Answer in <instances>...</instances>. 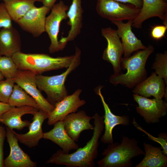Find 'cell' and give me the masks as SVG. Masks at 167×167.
Masks as SVG:
<instances>
[{"mask_svg":"<svg viewBox=\"0 0 167 167\" xmlns=\"http://www.w3.org/2000/svg\"><path fill=\"white\" fill-rule=\"evenodd\" d=\"M94 127L91 139L83 148H78L71 153H66L59 150L48 160L47 164L64 165L68 167H94V160L98 154L99 139L104 128L103 116L96 113L92 117Z\"/></svg>","mask_w":167,"mask_h":167,"instance_id":"obj_1","label":"cell"},{"mask_svg":"<svg viewBox=\"0 0 167 167\" xmlns=\"http://www.w3.org/2000/svg\"><path fill=\"white\" fill-rule=\"evenodd\" d=\"M154 50V47L149 45L145 49L135 51L129 57L122 58L121 68L126 70V72L111 75L109 78L110 82L115 86L120 84L130 88L142 82L147 78L145 65L148 57Z\"/></svg>","mask_w":167,"mask_h":167,"instance_id":"obj_2","label":"cell"},{"mask_svg":"<svg viewBox=\"0 0 167 167\" xmlns=\"http://www.w3.org/2000/svg\"><path fill=\"white\" fill-rule=\"evenodd\" d=\"M144 154L136 139L123 136L120 143L109 144L97 164L100 167H131L133 158Z\"/></svg>","mask_w":167,"mask_h":167,"instance_id":"obj_3","label":"cell"},{"mask_svg":"<svg viewBox=\"0 0 167 167\" xmlns=\"http://www.w3.org/2000/svg\"><path fill=\"white\" fill-rule=\"evenodd\" d=\"M74 55L53 57L44 54L25 53L18 52L12 58L18 70H28L37 74L51 70L67 68Z\"/></svg>","mask_w":167,"mask_h":167,"instance_id":"obj_4","label":"cell"},{"mask_svg":"<svg viewBox=\"0 0 167 167\" xmlns=\"http://www.w3.org/2000/svg\"><path fill=\"white\" fill-rule=\"evenodd\" d=\"M75 50L72 62L62 73L51 76L36 75V82L38 88L45 93L47 100L54 105L68 95L65 85V81L68 75L79 66L80 62L81 51L77 46Z\"/></svg>","mask_w":167,"mask_h":167,"instance_id":"obj_5","label":"cell"},{"mask_svg":"<svg viewBox=\"0 0 167 167\" xmlns=\"http://www.w3.org/2000/svg\"><path fill=\"white\" fill-rule=\"evenodd\" d=\"M96 10L101 17L111 21L133 20L141 9L130 4L115 0H97Z\"/></svg>","mask_w":167,"mask_h":167,"instance_id":"obj_6","label":"cell"},{"mask_svg":"<svg viewBox=\"0 0 167 167\" xmlns=\"http://www.w3.org/2000/svg\"><path fill=\"white\" fill-rule=\"evenodd\" d=\"M68 9V6L62 0H60L53 6L50 14L46 18L45 32L50 40L49 50L51 54L60 50L58 39L60 26L62 21L68 18L67 12Z\"/></svg>","mask_w":167,"mask_h":167,"instance_id":"obj_7","label":"cell"},{"mask_svg":"<svg viewBox=\"0 0 167 167\" xmlns=\"http://www.w3.org/2000/svg\"><path fill=\"white\" fill-rule=\"evenodd\" d=\"M133 98L138 104L136 108L137 112L143 117L147 123H158L160 119L166 115V101L155 98L149 99L136 94H133Z\"/></svg>","mask_w":167,"mask_h":167,"instance_id":"obj_8","label":"cell"},{"mask_svg":"<svg viewBox=\"0 0 167 167\" xmlns=\"http://www.w3.org/2000/svg\"><path fill=\"white\" fill-rule=\"evenodd\" d=\"M36 74L28 70H18L13 79L15 83L24 89L36 102L40 109L48 114L54 108L42 95L38 88L36 82Z\"/></svg>","mask_w":167,"mask_h":167,"instance_id":"obj_9","label":"cell"},{"mask_svg":"<svg viewBox=\"0 0 167 167\" xmlns=\"http://www.w3.org/2000/svg\"><path fill=\"white\" fill-rule=\"evenodd\" d=\"M101 33L107 43L103 53V59L112 64L114 74L122 73L120 63L123 50L117 30L110 27L103 28Z\"/></svg>","mask_w":167,"mask_h":167,"instance_id":"obj_10","label":"cell"},{"mask_svg":"<svg viewBox=\"0 0 167 167\" xmlns=\"http://www.w3.org/2000/svg\"><path fill=\"white\" fill-rule=\"evenodd\" d=\"M51 9L44 6L30 9L16 23L24 31L38 37L45 32L46 15Z\"/></svg>","mask_w":167,"mask_h":167,"instance_id":"obj_11","label":"cell"},{"mask_svg":"<svg viewBox=\"0 0 167 167\" xmlns=\"http://www.w3.org/2000/svg\"><path fill=\"white\" fill-rule=\"evenodd\" d=\"M81 92V89H78L56 103L53 110L48 114V124L52 125L57 122L62 121L67 115L76 112L79 108L85 104V101L79 98Z\"/></svg>","mask_w":167,"mask_h":167,"instance_id":"obj_12","label":"cell"},{"mask_svg":"<svg viewBox=\"0 0 167 167\" xmlns=\"http://www.w3.org/2000/svg\"><path fill=\"white\" fill-rule=\"evenodd\" d=\"M6 137L10 147L8 156L3 161L5 167H35L36 163L20 148L13 129L6 126Z\"/></svg>","mask_w":167,"mask_h":167,"instance_id":"obj_13","label":"cell"},{"mask_svg":"<svg viewBox=\"0 0 167 167\" xmlns=\"http://www.w3.org/2000/svg\"><path fill=\"white\" fill-rule=\"evenodd\" d=\"M157 17L167 26V2L162 0H143V5L138 16L133 20L132 27L141 28L143 23L151 18Z\"/></svg>","mask_w":167,"mask_h":167,"instance_id":"obj_14","label":"cell"},{"mask_svg":"<svg viewBox=\"0 0 167 167\" xmlns=\"http://www.w3.org/2000/svg\"><path fill=\"white\" fill-rule=\"evenodd\" d=\"M103 87L102 86H99L96 87L95 91L101 98L105 111L103 117L105 130L104 134L101 137V141L103 143L109 144L113 143L112 131L114 127L118 125L128 126L130 124V121L127 115L118 116L112 112L101 93Z\"/></svg>","mask_w":167,"mask_h":167,"instance_id":"obj_15","label":"cell"},{"mask_svg":"<svg viewBox=\"0 0 167 167\" xmlns=\"http://www.w3.org/2000/svg\"><path fill=\"white\" fill-rule=\"evenodd\" d=\"M83 12L82 0H72L67 12L69 19L67 24L70 26V29L67 36L59 41L60 50H63L68 42L74 40L80 33Z\"/></svg>","mask_w":167,"mask_h":167,"instance_id":"obj_16","label":"cell"},{"mask_svg":"<svg viewBox=\"0 0 167 167\" xmlns=\"http://www.w3.org/2000/svg\"><path fill=\"white\" fill-rule=\"evenodd\" d=\"M133 21L128 20L126 23L121 21L111 22L117 27L116 30L119 37L121 39L124 58L129 57L133 52L145 49L147 47L133 32L131 28Z\"/></svg>","mask_w":167,"mask_h":167,"instance_id":"obj_17","label":"cell"},{"mask_svg":"<svg viewBox=\"0 0 167 167\" xmlns=\"http://www.w3.org/2000/svg\"><path fill=\"white\" fill-rule=\"evenodd\" d=\"M32 121L28 126V131L25 134L14 132L18 141L29 148L36 146L40 140L43 138L44 133L42 125L44 121L48 118V114L41 109L33 115Z\"/></svg>","mask_w":167,"mask_h":167,"instance_id":"obj_18","label":"cell"},{"mask_svg":"<svg viewBox=\"0 0 167 167\" xmlns=\"http://www.w3.org/2000/svg\"><path fill=\"white\" fill-rule=\"evenodd\" d=\"M92 117L88 116L83 110L67 115L63 120L65 130L69 136L78 142L81 133L85 130H93L94 126L90 122Z\"/></svg>","mask_w":167,"mask_h":167,"instance_id":"obj_19","label":"cell"},{"mask_svg":"<svg viewBox=\"0 0 167 167\" xmlns=\"http://www.w3.org/2000/svg\"><path fill=\"white\" fill-rule=\"evenodd\" d=\"M167 86L164 79L153 72L150 76L136 85L132 92L134 94L146 98L153 96L155 98L162 99Z\"/></svg>","mask_w":167,"mask_h":167,"instance_id":"obj_20","label":"cell"},{"mask_svg":"<svg viewBox=\"0 0 167 167\" xmlns=\"http://www.w3.org/2000/svg\"><path fill=\"white\" fill-rule=\"evenodd\" d=\"M40 109L29 106L11 107L2 114L0 122L11 129L21 130L30 123L28 121L22 120L21 117L27 114L33 115Z\"/></svg>","mask_w":167,"mask_h":167,"instance_id":"obj_21","label":"cell"},{"mask_svg":"<svg viewBox=\"0 0 167 167\" xmlns=\"http://www.w3.org/2000/svg\"><path fill=\"white\" fill-rule=\"evenodd\" d=\"M54 125L52 130L44 133L43 139L49 140L58 145L66 153L79 148V146L66 133L62 121L57 122Z\"/></svg>","mask_w":167,"mask_h":167,"instance_id":"obj_22","label":"cell"},{"mask_svg":"<svg viewBox=\"0 0 167 167\" xmlns=\"http://www.w3.org/2000/svg\"><path fill=\"white\" fill-rule=\"evenodd\" d=\"M21 42L20 34L13 26L0 30V53L1 55L12 57L21 51Z\"/></svg>","mask_w":167,"mask_h":167,"instance_id":"obj_23","label":"cell"},{"mask_svg":"<svg viewBox=\"0 0 167 167\" xmlns=\"http://www.w3.org/2000/svg\"><path fill=\"white\" fill-rule=\"evenodd\" d=\"M145 156L135 167H166L167 156L162 152V148L143 143Z\"/></svg>","mask_w":167,"mask_h":167,"instance_id":"obj_24","label":"cell"},{"mask_svg":"<svg viewBox=\"0 0 167 167\" xmlns=\"http://www.w3.org/2000/svg\"><path fill=\"white\" fill-rule=\"evenodd\" d=\"M12 20L16 23L35 6L36 0H3Z\"/></svg>","mask_w":167,"mask_h":167,"instance_id":"obj_25","label":"cell"},{"mask_svg":"<svg viewBox=\"0 0 167 167\" xmlns=\"http://www.w3.org/2000/svg\"><path fill=\"white\" fill-rule=\"evenodd\" d=\"M8 104L12 107L29 106L40 109L35 100L16 84L14 86Z\"/></svg>","mask_w":167,"mask_h":167,"instance_id":"obj_26","label":"cell"},{"mask_svg":"<svg viewBox=\"0 0 167 167\" xmlns=\"http://www.w3.org/2000/svg\"><path fill=\"white\" fill-rule=\"evenodd\" d=\"M152 68L158 76L164 79L167 86V51L157 53Z\"/></svg>","mask_w":167,"mask_h":167,"instance_id":"obj_27","label":"cell"},{"mask_svg":"<svg viewBox=\"0 0 167 167\" xmlns=\"http://www.w3.org/2000/svg\"><path fill=\"white\" fill-rule=\"evenodd\" d=\"M18 70L12 57L0 56V72L4 78H13Z\"/></svg>","mask_w":167,"mask_h":167,"instance_id":"obj_28","label":"cell"},{"mask_svg":"<svg viewBox=\"0 0 167 167\" xmlns=\"http://www.w3.org/2000/svg\"><path fill=\"white\" fill-rule=\"evenodd\" d=\"M15 82L13 78L6 79L0 81V102L8 103Z\"/></svg>","mask_w":167,"mask_h":167,"instance_id":"obj_29","label":"cell"},{"mask_svg":"<svg viewBox=\"0 0 167 167\" xmlns=\"http://www.w3.org/2000/svg\"><path fill=\"white\" fill-rule=\"evenodd\" d=\"M133 123L137 129L145 133L148 136V139L159 143L163 149V153L167 156V134L166 133H161L158 135V137H155L139 126L136 122L134 118H133Z\"/></svg>","mask_w":167,"mask_h":167,"instance_id":"obj_30","label":"cell"},{"mask_svg":"<svg viewBox=\"0 0 167 167\" xmlns=\"http://www.w3.org/2000/svg\"><path fill=\"white\" fill-rule=\"evenodd\" d=\"M12 20L3 2L0 3V30L12 27Z\"/></svg>","mask_w":167,"mask_h":167,"instance_id":"obj_31","label":"cell"},{"mask_svg":"<svg viewBox=\"0 0 167 167\" xmlns=\"http://www.w3.org/2000/svg\"><path fill=\"white\" fill-rule=\"evenodd\" d=\"M167 30V26L164 24L155 25L151 29L150 36L155 40H159L165 36Z\"/></svg>","mask_w":167,"mask_h":167,"instance_id":"obj_32","label":"cell"},{"mask_svg":"<svg viewBox=\"0 0 167 167\" xmlns=\"http://www.w3.org/2000/svg\"><path fill=\"white\" fill-rule=\"evenodd\" d=\"M6 133V129L0 124V167H4L3 146Z\"/></svg>","mask_w":167,"mask_h":167,"instance_id":"obj_33","label":"cell"},{"mask_svg":"<svg viewBox=\"0 0 167 167\" xmlns=\"http://www.w3.org/2000/svg\"><path fill=\"white\" fill-rule=\"evenodd\" d=\"M118 2L132 4L141 9L143 5V0H115Z\"/></svg>","mask_w":167,"mask_h":167,"instance_id":"obj_34","label":"cell"},{"mask_svg":"<svg viewBox=\"0 0 167 167\" xmlns=\"http://www.w3.org/2000/svg\"><path fill=\"white\" fill-rule=\"evenodd\" d=\"M11 107L8 103L0 102V118L3 113Z\"/></svg>","mask_w":167,"mask_h":167,"instance_id":"obj_35","label":"cell"},{"mask_svg":"<svg viewBox=\"0 0 167 167\" xmlns=\"http://www.w3.org/2000/svg\"><path fill=\"white\" fill-rule=\"evenodd\" d=\"M57 0H42L43 5L46 6L50 9L55 4Z\"/></svg>","mask_w":167,"mask_h":167,"instance_id":"obj_36","label":"cell"},{"mask_svg":"<svg viewBox=\"0 0 167 167\" xmlns=\"http://www.w3.org/2000/svg\"><path fill=\"white\" fill-rule=\"evenodd\" d=\"M4 77L3 75L2 74V73L0 72V81L4 79Z\"/></svg>","mask_w":167,"mask_h":167,"instance_id":"obj_37","label":"cell"},{"mask_svg":"<svg viewBox=\"0 0 167 167\" xmlns=\"http://www.w3.org/2000/svg\"><path fill=\"white\" fill-rule=\"evenodd\" d=\"M36 2H42V0H36Z\"/></svg>","mask_w":167,"mask_h":167,"instance_id":"obj_38","label":"cell"},{"mask_svg":"<svg viewBox=\"0 0 167 167\" xmlns=\"http://www.w3.org/2000/svg\"><path fill=\"white\" fill-rule=\"evenodd\" d=\"M162 0L165 2H167V0Z\"/></svg>","mask_w":167,"mask_h":167,"instance_id":"obj_39","label":"cell"},{"mask_svg":"<svg viewBox=\"0 0 167 167\" xmlns=\"http://www.w3.org/2000/svg\"><path fill=\"white\" fill-rule=\"evenodd\" d=\"M1 54H0V56H1Z\"/></svg>","mask_w":167,"mask_h":167,"instance_id":"obj_40","label":"cell"}]
</instances>
